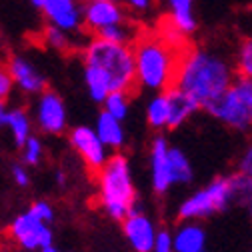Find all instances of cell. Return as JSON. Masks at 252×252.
Here are the masks:
<instances>
[{
    "label": "cell",
    "mask_w": 252,
    "mask_h": 252,
    "mask_svg": "<svg viewBox=\"0 0 252 252\" xmlns=\"http://www.w3.org/2000/svg\"><path fill=\"white\" fill-rule=\"evenodd\" d=\"M96 196L100 208L120 222L134 206H138L132 166L126 154L114 152L108 162L96 172Z\"/></svg>",
    "instance_id": "4"
},
{
    "label": "cell",
    "mask_w": 252,
    "mask_h": 252,
    "mask_svg": "<svg viewBox=\"0 0 252 252\" xmlns=\"http://www.w3.org/2000/svg\"><path fill=\"white\" fill-rule=\"evenodd\" d=\"M182 52V48L162 38L160 32H142L134 42L138 88L150 92H164L174 86Z\"/></svg>",
    "instance_id": "3"
},
{
    "label": "cell",
    "mask_w": 252,
    "mask_h": 252,
    "mask_svg": "<svg viewBox=\"0 0 252 252\" xmlns=\"http://www.w3.org/2000/svg\"><path fill=\"white\" fill-rule=\"evenodd\" d=\"M140 34H142L140 30H138L128 18H126V20H122V22H118V24H110V26L102 28L100 32L94 34V36H100V38H104V40L118 42V44H130V46H134V42L138 40Z\"/></svg>",
    "instance_id": "23"
},
{
    "label": "cell",
    "mask_w": 252,
    "mask_h": 252,
    "mask_svg": "<svg viewBox=\"0 0 252 252\" xmlns=\"http://www.w3.org/2000/svg\"><path fill=\"white\" fill-rule=\"evenodd\" d=\"M14 78L10 72L8 62H0V98L8 100L12 96V90H14Z\"/></svg>",
    "instance_id": "28"
},
{
    "label": "cell",
    "mask_w": 252,
    "mask_h": 252,
    "mask_svg": "<svg viewBox=\"0 0 252 252\" xmlns=\"http://www.w3.org/2000/svg\"><path fill=\"white\" fill-rule=\"evenodd\" d=\"M232 206V184L230 176H216L190 196H186L178 206L180 220H204L224 212Z\"/></svg>",
    "instance_id": "6"
},
{
    "label": "cell",
    "mask_w": 252,
    "mask_h": 252,
    "mask_svg": "<svg viewBox=\"0 0 252 252\" xmlns=\"http://www.w3.org/2000/svg\"><path fill=\"white\" fill-rule=\"evenodd\" d=\"M82 76L90 100L102 104L114 90L132 92L136 84L134 46L104 40L100 36L90 38L82 48Z\"/></svg>",
    "instance_id": "1"
},
{
    "label": "cell",
    "mask_w": 252,
    "mask_h": 252,
    "mask_svg": "<svg viewBox=\"0 0 252 252\" xmlns=\"http://www.w3.org/2000/svg\"><path fill=\"white\" fill-rule=\"evenodd\" d=\"M68 142L74 148V152L80 156V160L86 164L88 170L98 172L110 158V148L100 140L96 128L86 124L74 126L68 132Z\"/></svg>",
    "instance_id": "9"
},
{
    "label": "cell",
    "mask_w": 252,
    "mask_h": 252,
    "mask_svg": "<svg viewBox=\"0 0 252 252\" xmlns=\"http://www.w3.org/2000/svg\"><path fill=\"white\" fill-rule=\"evenodd\" d=\"M30 210H32L38 218H42L44 222H48V224H52V222H54L56 212H54V208H52V204H50V202H46V200H36V202L30 204Z\"/></svg>",
    "instance_id": "31"
},
{
    "label": "cell",
    "mask_w": 252,
    "mask_h": 252,
    "mask_svg": "<svg viewBox=\"0 0 252 252\" xmlns=\"http://www.w3.org/2000/svg\"><path fill=\"white\" fill-rule=\"evenodd\" d=\"M54 182H56V186L64 188V186H66V182H68L66 172H64V170H56V174H54Z\"/></svg>",
    "instance_id": "34"
},
{
    "label": "cell",
    "mask_w": 252,
    "mask_h": 252,
    "mask_svg": "<svg viewBox=\"0 0 252 252\" xmlns=\"http://www.w3.org/2000/svg\"><path fill=\"white\" fill-rule=\"evenodd\" d=\"M170 170L174 184H190L194 178V168L188 160V156L176 146L170 148Z\"/></svg>",
    "instance_id": "24"
},
{
    "label": "cell",
    "mask_w": 252,
    "mask_h": 252,
    "mask_svg": "<svg viewBox=\"0 0 252 252\" xmlns=\"http://www.w3.org/2000/svg\"><path fill=\"white\" fill-rule=\"evenodd\" d=\"M82 14H84V30L92 34H98L102 28L128 18L126 6L120 0H84Z\"/></svg>",
    "instance_id": "11"
},
{
    "label": "cell",
    "mask_w": 252,
    "mask_h": 252,
    "mask_svg": "<svg viewBox=\"0 0 252 252\" xmlns=\"http://www.w3.org/2000/svg\"><path fill=\"white\" fill-rule=\"evenodd\" d=\"M176 252H206V230L196 220H184L174 230Z\"/></svg>",
    "instance_id": "17"
},
{
    "label": "cell",
    "mask_w": 252,
    "mask_h": 252,
    "mask_svg": "<svg viewBox=\"0 0 252 252\" xmlns=\"http://www.w3.org/2000/svg\"><path fill=\"white\" fill-rule=\"evenodd\" d=\"M34 126L48 136H60L66 132L68 126V110L66 102L54 90H44L36 96L34 102Z\"/></svg>",
    "instance_id": "8"
},
{
    "label": "cell",
    "mask_w": 252,
    "mask_h": 252,
    "mask_svg": "<svg viewBox=\"0 0 252 252\" xmlns=\"http://www.w3.org/2000/svg\"><path fill=\"white\" fill-rule=\"evenodd\" d=\"M96 132L100 136V140L114 152H120V148L126 144V134H124V126L122 120H118L116 116H112L110 112L102 110L96 118Z\"/></svg>",
    "instance_id": "19"
},
{
    "label": "cell",
    "mask_w": 252,
    "mask_h": 252,
    "mask_svg": "<svg viewBox=\"0 0 252 252\" xmlns=\"http://www.w3.org/2000/svg\"><path fill=\"white\" fill-rule=\"evenodd\" d=\"M20 160L30 166V168H34V166H40L42 160H44V142L40 136L32 134L30 136L22 146H20Z\"/></svg>",
    "instance_id": "27"
},
{
    "label": "cell",
    "mask_w": 252,
    "mask_h": 252,
    "mask_svg": "<svg viewBox=\"0 0 252 252\" xmlns=\"http://www.w3.org/2000/svg\"><path fill=\"white\" fill-rule=\"evenodd\" d=\"M238 172H244V174L252 176V140L244 146L240 158H238Z\"/></svg>",
    "instance_id": "32"
},
{
    "label": "cell",
    "mask_w": 252,
    "mask_h": 252,
    "mask_svg": "<svg viewBox=\"0 0 252 252\" xmlns=\"http://www.w3.org/2000/svg\"><path fill=\"white\" fill-rule=\"evenodd\" d=\"M170 144L164 134H156L150 144V180L156 194H166L174 186L170 170Z\"/></svg>",
    "instance_id": "13"
},
{
    "label": "cell",
    "mask_w": 252,
    "mask_h": 252,
    "mask_svg": "<svg viewBox=\"0 0 252 252\" xmlns=\"http://www.w3.org/2000/svg\"><path fill=\"white\" fill-rule=\"evenodd\" d=\"M166 96H168V128L170 130L180 128L182 124H186L200 110V104L178 86H170L166 90Z\"/></svg>",
    "instance_id": "15"
},
{
    "label": "cell",
    "mask_w": 252,
    "mask_h": 252,
    "mask_svg": "<svg viewBox=\"0 0 252 252\" xmlns=\"http://www.w3.org/2000/svg\"><path fill=\"white\" fill-rule=\"evenodd\" d=\"M204 112L236 132L252 130V78L236 74L226 92L210 102Z\"/></svg>",
    "instance_id": "5"
},
{
    "label": "cell",
    "mask_w": 252,
    "mask_h": 252,
    "mask_svg": "<svg viewBox=\"0 0 252 252\" xmlns=\"http://www.w3.org/2000/svg\"><path fill=\"white\" fill-rule=\"evenodd\" d=\"M0 126H4V128L10 130V134L14 138V144L18 148L34 134V118L20 106L18 108H8V112L4 114Z\"/></svg>",
    "instance_id": "18"
},
{
    "label": "cell",
    "mask_w": 252,
    "mask_h": 252,
    "mask_svg": "<svg viewBox=\"0 0 252 252\" xmlns=\"http://www.w3.org/2000/svg\"><path fill=\"white\" fill-rule=\"evenodd\" d=\"M126 6V10H132L136 14H144L152 8V0H120Z\"/></svg>",
    "instance_id": "33"
},
{
    "label": "cell",
    "mask_w": 252,
    "mask_h": 252,
    "mask_svg": "<svg viewBox=\"0 0 252 252\" xmlns=\"http://www.w3.org/2000/svg\"><path fill=\"white\" fill-rule=\"evenodd\" d=\"M146 122L152 130H166L168 128V96L164 92H154L146 102Z\"/></svg>",
    "instance_id": "20"
},
{
    "label": "cell",
    "mask_w": 252,
    "mask_h": 252,
    "mask_svg": "<svg viewBox=\"0 0 252 252\" xmlns=\"http://www.w3.org/2000/svg\"><path fill=\"white\" fill-rule=\"evenodd\" d=\"M130 94L132 92H126V90L110 92L108 96L104 98V102H102V106H104L102 110L110 112L118 120H124L126 116H128V110H130Z\"/></svg>",
    "instance_id": "25"
},
{
    "label": "cell",
    "mask_w": 252,
    "mask_h": 252,
    "mask_svg": "<svg viewBox=\"0 0 252 252\" xmlns=\"http://www.w3.org/2000/svg\"><path fill=\"white\" fill-rule=\"evenodd\" d=\"M28 168H30V166H26L22 160H20V162H14V164L10 166V176H12L14 184H16L18 188H28L30 182H32V176H30Z\"/></svg>",
    "instance_id": "30"
},
{
    "label": "cell",
    "mask_w": 252,
    "mask_h": 252,
    "mask_svg": "<svg viewBox=\"0 0 252 252\" xmlns=\"http://www.w3.org/2000/svg\"><path fill=\"white\" fill-rule=\"evenodd\" d=\"M122 232L134 252H152L158 228L140 206H134L122 218Z\"/></svg>",
    "instance_id": "10"
},
{
    "label": "cell",
    "mask_w": 252,
    "mask_h": 252,
    "mask_svg": "<svg viewBox=\"0 0 252 252\" xmlns=\"http://www.w3.org/2000/svg\"><path fill=\"white\" fill-rule=\"evenodd\" d=\"M38 252H62V250H58L54 244H50V246H44V248H40Z\"/></svg>",
    "instance_id": "36"
},
{
    "label": "cell",
    "mask_w": 252,
    "mask_h": 252,
    "mask_svg": "<svg viewBox=\"0 0 252 252\" xmlns=\"http://www.w3.org/2000/svg\"><path fill=\"white\" fill-rule=\"evenodd\" d=\"M8 112V106H6V100L4 98H0V122H2V118H4V114Z\"/></svg>",
    "instance_id": "35"
},
{
    "label": "cell",
    "mask_w": 252,
    "mask_h": 252,
    "mask_svg": "<svg viewBox=\"0 0 252 252\" xmlns=\"http://www.w3.org/2000/svg\"><path fill=\"white\" fill-rule=\"evenodd\" d=\"M8 66H10L14 84L22 94L38 96L40 92H44L48 88V80H46L44 72L34 64V62H30L26 56L12 54L8 60Z\"/></svg>",
    "instance_id": "14"
},
{
    "label": "cell",
    "mask_w": 252,
    "mask_h": 252,
    "mask_svg": "<svg viewBox=\"0 0 252 252\" xmlns=\"http://www.w3.org/2000/svg\"><path fill=\"white\" fill-rule=\"evenodd\" d=\"M234 68L238 76L252 78V34L244 36L238 42L236 54H234Z\"/></svg>",
    "instance_id": "26"
},
{
    "label": "cell",
    "mask_w": 252,
    "mask_h": 252,
    "mask_svg": "<svg viewBox=\"0 0 252 252\" xmlns=\"http://www.w3.org/2000/svg\"><path fill=\"white\" fill-rule=\"evenodd\" d=\"M42 40L48 48H52L56 52H70V50L82 46V44H78V42H82V34L66 32V30L52 26V24H46V28L42 30Z\"/></svg>",
    "instance_id": "21"
},
{
    "label": "cell",
    "mask_w": 252,
    "mask_h": 252,
    "mask_svg": "<svg viewBox=\"0 0 252 252\" xmlns=\"http://www.w3.org/2000/svg\"><path fill=\"white\" fill-rule=\"evenodd\" d=\"M8 238L22 250L38 252L40 248L50 246L54 242V232H52V224L44 222L42 218H38L28 208L18 216H14V220L8 226Z\"/></svg>",
    "instance_id": "7"
},
{
    "label": "cell",
    "mask_w": 252,
    "mask_h": 252,
    "mask_svg": "<svg viewBox=\"0 0 252 252\" xmlns=\"http://www.w3.org/2000/svg\"><path fill=\"white\" fill-rule=\"evenodd\" d=\"M166 22L172 24L184 36H192L198 30V16L194 0H166Z\"/></svg>",
    "instance_id": "16"
},
{
    "label": "cell",
    "mask_w": 252,
    "mask_h": 252,
    "mask_svg": "<svg viewBox=\"0 0 252 252\" xmlns=\"http://www.w3.org/2000/svg\"><path fill=\"white\" fill-rule=\"evenodd\" d=\"M230 184H232V204L242 208L252 218V176L244 172H234L230 174Z\"/></svg>",
    "instance_id": "22"
},
{
    "label": "cell",
    "mask_w": 252,
    "mask_h": 252,
    "mask_svg": "<svg viewBox=\"0 0 252 252\" xmlns=\"http://www.w3.org/2000/svg\"><path fill=\"white\" fill-rule=\"evenodd\" d=\"M30 2H32L36 8H42V4H44V0H30Z\"/></svg>",
    "instance_id": "37"
},
{
    "label": "cell",
    "mask_w": 252,
    "mask_h": 252,
    "mask_svg": "<svg viewBox=\"0 0 252 252\" xmlns=\"http://www.w3.org/2000/svg\"><path fill=\"white\" fill-rule=\"evenodd\" d=\"M152 252H176V248H174V232H170L168 228H158Z\"/></svg>",
    "instance_id": "29"
},
{
    "label": "cell",
    "mask_w": 252,
    "mask_h": 252,
    "mask_svg": "<svg viewBox=\"0 0 252 252\" xmlns=\"http://www.w3.org/2000/svg\"><path fill=\"white\" fill-rule=\"evenodd\" d=\"M234 78V60L210 46L188 44L178 62L174 86L190 94L200 104V110H204L210 102L222 96Z\"/></svg>",
    "instance_id": "2"
},
{
    "label": "cell",
    "mask_w": 252,
    "mask_h": 252,
    "mask_svg": "<svg viewBox=\"0 0 252 252\" xmlns=\"http://www.w3.org/2000/svg\"><path fill=\"white\" fill-rule=\"evenodd\" d=\"M80 0H44L42 14L46 18V24L58 26L66 32L82 34L84 28V14H82Z\"/></svg>",
    "instance_id": "12"
}]
</instances>
